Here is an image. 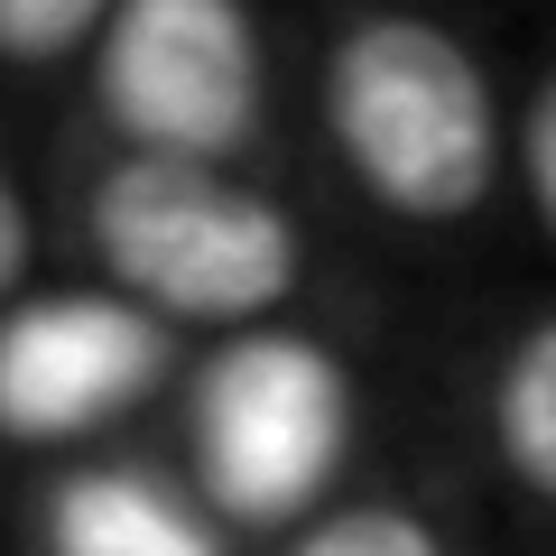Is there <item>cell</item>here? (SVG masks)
Segmentation results:
<instances>
[{"label": "cell", "instance_id": "1", "mask_svg": "<svg viewBox=\"0 0 556 556\" xmlns=\"http://www.w3.org/2000/svg\"><path fill=\"white\" fill-rule=\"evenodd\" d=\"M325 139L399 223H464L501 186V93L445 20L362 10L325 47Z\"/></svg>", "mask_w": 556, "mask_h": 556}, {"label": "cell", "instance_id": "2", "mask_svg": "<svg viewBox=\"0 0 556 556\" xmlns=\"http://www.w3.org/2000/svg\"><path fill=\"white\" fill-rule=\"evenodd\" d=\"M84 232H93L102 288L130 298L139 316L204 325V334H251L306 278V241L288 223V204H269L260 186H241L232 167H195V159H130L84 195Z\"/></svg>", "mask_w": 556, "mask_h": 556}, {"label": "cell", "instance_id": "3", "mask_svg": "<svg viewBox=\"0 0 556 556\" xmlns=\"http://www.w3.org/2000/svg\"><path fill=\"white\" fill-rule=\"evenodd\" d=\"M186 492L214 510V529H298L325 510L334 473L353 464V371L316 334L251 325L195 362L186 399Z\"/></svg>", "mask_w": 556, "mask_h": 556}, {"label": "cell", "instance_id": "4", "mask_svg": "<svg viewBox=\"0 0 556 556\" xmlns=\"http://www.w3.org/2000/svg\"><path fill=\"white\" fill-rule=\"evenodd\" d=\"M93 93L130 159L223 167L260 130L251 0H121L93 38Z\"/></svg>", "mask_w": 556, "mask_h": 556}, {"label": "cell", "instance_id": "5", "mask_svg": "<svg viewBox=\"0 0 556 556\" xmlns=\"http://www.w3.org/2000/svg\"><path fill=\"white\" fill-rule=\"evenodd\" d=\"M167 334L112 288H47L0 316V437L10 445H75L167 380Z\"/></svg>", "mask_w": 556, "mask_h": 556}, {"label": "cell", "instance_id": "6", "mask_svg": "<svg viewBox=\"0 0 556 556\" xmlns=\"http://www.w3.org/2000/svg\"><path fill=\"white\" fill-rule=\"evenodd\" d=\"M38 556H223V529L186 482L149 464H84L47 492Z\"/></svg>", "mask_w": 556, "mask_h": 556}, {"label": "cell", "instance_id": "7", "mask_svg": "<svg viewBox=\"0 0 556 556\" xmlns=\"http://www.w3.org/2000/svg\"><path fill=\"white\" fill-rule=\"evenodd\" d=\"M492 455L529 501H556V316H538L492 371Z\"/></svg>", "mask_w": 556, "mask_h": 556}, {"label": "cell", "instance_id": "8", "mask_svg": "<svg viewBox=\"0 0 556 556\" xmlns=\"http://www.w3.org/2000/svg\"><path fill=\"white\" fill-rule=\"evenodd\" d=\"M288 556H455L445 529L408 501H325L288 529Z\"/></svg>", "mask_w": 556, "mask_h": 556}, {"label": "cell", "instance_id": "9", "mask_svg": "<svg viewBox=\"0 0 556 556\" xmlns=\"http://www.w3.org/2000/svg\"><path fill=\"white\" fill-rule=\"evenodd\" d=\"M121 0H0V65H65L102 38Z\"/></svg>", "mask_w": 556, "mask_h": 556}, {"label": "cell", "instance_id": "10", "mask_svg": "<svg viewBox=\"0 0 556 556\" xmlns=\"http://www.w3.org/2000/svg\"><path fill=\"white\" fill-rule=\"evenodd\" d=\"M519 177H529V204H538V223L556 241V65L538 75L529 112H519Z\"/></svg>", "mask_w": 556, "mask_h": 556}, {"label": "cell", "instance_id": "11", "mask_svg": "<svg viewBox=\"0 0 556 556\" xmlns=\"http://www.w3.org/2000/svg\"><path fill=\"white\" fill-rule=\"evenodd\" d=\"M28 260H38V223H28V195L0 177V298H20Z\"/></svg>", "mask_w": 556, "mask_h": 556}]
</instances>
